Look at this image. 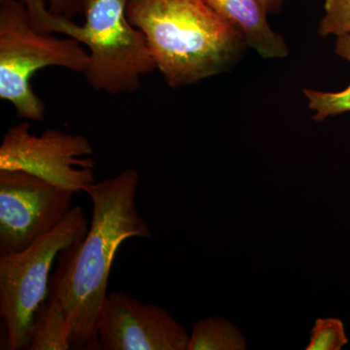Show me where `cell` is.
I'll list each match as a JSON object with an SVG mask.
<instances>
[{
	"instance_id": "6da1fadb",
	"label": "cell",
	"mask_w": 350,
	"mask_h": 350,
	"mask_svg": "<svg viewBox=\"0 0 350 350\" xmlns=\"http://www.w3.org/2000/svg\"><path fill=\"white\" fill-rule=\"evenodd\" d=\"M138 183L137 170L128 169L83 188L93 202L89 231L81 241L59 253L48 294L61 303L66 313L71 349L100 350L98 320L117 250L126 239L152 237L137 209Z\"/></svg>"
},
{
	"instance_id": "7a4b0ae2",
	"label": "cell",
	"mask_w": 350,
	"mask_h": 350,
	"mask_svg": "<svg viewBox=\"0 0 350 350\" xmlns=\"http://www.w3.org/2000/svg\"><path fill=\"white\" fill-rule=\"evenodd\" d=\"M126 16L144 33L156 68L172 88L224 72L247 45L206 0H131Z\"/></svg>"
},
{
	"instance_id": "3957f363",
	"label": "cell",
	"mask_w": 350,
	"mask_h": 350,
	"mask_svg": "<svg viewBox=\"0 0 350 350\" xmlns=\"http://www.w3.org/2000/svg\"><path fill=\"white\" fill-rule=\"evenodd\" d=\"M34 25L64 34L89 50L85 79L110 96L135 93L144 76L156 70L146 38L128 19L131 0H82L84 25L51 12L44 0H23Z\"/></svg>"
},
{
	"instance_id": "277c9868",
	"label": "cell",
	"mask_w": 350,
	"mask_h": 350,
	"mask_svg": "<svg viewBox=\"0 0 350 350\" xmlns=\"http://www.w3.org/2000/svg\"><path fill=\"white\" fill-rule=\"evenodd\" d=\"M89 52L75 39L57 38L34 25L23 0L0 2V98L15 107L19 118L44 121L45 105L32 89V75L57 66L84 73Z\"/></svg>"
},
{
	"instance_id": "5b68a950",
	"label": "cell",
	"mask_w": 350,
	"mask_h": 350,
	"mask_svg": "<svg viewBox=\"0 0 350 350\" xmlns=\"http://www.w3.org/2000/svg\"><path fill=\"white\" fill-rule=\"evenodd\" d=\"M89 222L82 206L61 224L20 252L0 254V315L5 334L4 349H29L39 308L49 294L51 269L64 248L86 237Z\"/></svg>"
},
{
	"instance_id": "8992f818",
	"label": "cell",
	"mask_w": 350,
	"mask_h": 350,
	"mask_svg": "<svg viewBox=\"0 0 350 350\" xmlns=\"http://www.w3.org/2000/svg\"><path fill=\"white\" fill-rule=\"evenodd\" d=\"M93 146L86 137L49 129L32 135L29 122L10 126L0 145V170H22L73 193L94 183Z\"/></svg>"
},
{
	"instance_id": "52a82bcc",
	"label": "cell",
	"mask_w": 350,
	"mask_h": 350,
	"mask_svg": "<svg viewBox=\"0 0 350 350\" xmlns=\"http://www.w3.org/2000/svg\"><path fill=\"white\" fill-rule=\"evenodd\" d=\"M75 194L22 170H0V254L20 252L61 224Z\"/></svg>"
},
{
	"instance_id": "ba28073f",
	"label": "cell",
	"mask_w": 350,
	"mask_h": 350,
	"mask_svg": "<svg viewBox=\"0 0 350 350\" xmlns=\"http://www.w3.org/2000/svg\"><path fill=\"white\" fill-rule=\"evenodd\" d=\"M100 350H187L190 336L163 306L107 294L98 326Z\"/></svg>"
},
{
	"instance_id": "9c48e42d",
	"label": "cell",
	"mask_w": 350,
	"mask_h": 350,
	"mask_svg": "<svg viewBox=\"0 0 350 350\" xmlns=\"http://www.w3.org/2000/svg\"><path fill=\"white\" fill-rule=\"evenodd\" d=\"M214 10L243 34L245 42L264 59H284L286 41L273 31L267 13L257 0H206Z\"/></svg>"
},
{
	"instance_id": "30bf717a",
	"label": "cell",
	"mask_w": 350,
	"mask_h": 350,
	"mask_svg": "<svg viewBox=\"0 0 350 350\" xmlns=\"http://www.w3.org/2000/svg\"><path fill=\"white\" fill-rule=\"evenodd\" d=\"M71 349V329L63 306L47 297L34 319L29 350Z\"/></svg>"
},
{
	"instance_id": "8fae6325",
	"label": "cell",
	"mask_w": 350,
	"mask_h": 350,
	"mask_svg": "<svg viewBox=\"0 0 350 350\" xmlns=\"http://www.w3.org/2000/svg\"><path fill=\"white\" fill-rule=\"evenodd\" d=\"M246 340L241 331L227 319L211 317L193 327L187 350H244Z\"/></svg>"
},
{
	"instance_id": "7c38bea8",
	"label": "cell",
	"mask_w": 350,
	"mask_h": 350,
	"mask_svg": "<svg viewBox=\"0 0 350 350\" xmlns=\"http://www.w3.org/2000/svg\"><path fill=\"white\" fill-rule=\"evenodd\" d=\"M304 94L308 100V108L314 113L312 118L315 121H324L329 117L350 112V85L337 93L305 89Z\"/></svg>"
},
{
	"instance_id": "4fadbf2b",
	"label": "cell",
	"mask_w": 350,
	"mask_h": 350,
	"mask_svg": "<svg viewBox=\"0 0 350 350\" xmlns=\"http://www.w3.org/2000/svg\"><path fill=\"white\" fill-rule=\"evenodd\" d=\"M349 344L344 322L335 317L319 319L310 333L306 350H340Z\"/></svg>"
},
{
	"instance_id": "5bb4252c",
	"label": "cell",
	"mask_w": 350,
	"mask_h": 350,
	"mask_svg": "<svg viewBox=\"0 0 350 350\" xmlns=\"http://www.w3.org/2000/svg\"><path fill=\"white\" fill-rule=\"evenodd\" d=\"M319 32L323 38L350 32V0H325Z\"/></svg>"
},
{
	"instance_id": "9a60e30c",
	"label": "cell",
	"mask_w": 350,
	"mask_h": 350,
	"mask_svg": "<svg viewBox=\"0 0 350 350\" xmlns=\"http://www.w3.org/2000/svg\"><path fill=\"white\" fill-rule=\"evenodd\" d=\"M51 12L72 19L82 12V0H49Z\"/></svg>"
},
{
	"instance_id": "2e32d148",
	"label": "cell",
	"mask_w": 350,
	"mask_h": 350,
	"mask_svg": "<svg viewBox=\"0 0 350 350\" xmlns=\"http://www.w3.org/2000/svg\"><path fill=\"white\" fill-rule=\"evenodd\" d=\"M335 51L338 57L350 63V32L344 36H338Z\"/></svg>"
},
{
	"instance_id": "e0dca14e",
	"label": "cell",
	"mask_w": 350,
	"mask_h": 350,
	"mask_svg": "<svg viewBox=\"0 0 350 350\" xmlns=\"http://www.w3.org/2000/svg\"><path fill=\"white\" fill-rule=\"evenodd\" d=\"M267 13L276 12L284 0H257Z\"/></svg>"
}]
</instances>
